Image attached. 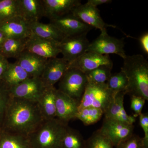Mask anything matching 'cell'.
I'll use <instances>...</instances> for the list:
<instances>
[{
    "label": "cell",
    "instance_id": "obj_1",
    "mask_svg": "<svg viewBox=\"0 0 148 148\" xmlns=\"http://www.w3.org/2000/svg\"><path fill=\"white\" fill-rule=\"evenodd\" d=\"M44 121L38 103L11 96L2 130L27 136Z\"/></svg>",
    "mask_w": 148,
    "mask_h": 148
},
{
    "label": "cell",
    "instance_id": "obj_2",
    "mask_svg": "<svg viewBox=\"0 0 148 148\" xmlns=\"http://www.w3.org/2000/svg\"><path fill=\"white\" fill-rule=\"evenodd\" d=\"M121 71L128 80L126 94L139 96L148 101V62L141 54L126 56L123 58Z\"/></svg>",
    "mask_w": 148,
    "mask_h": 148
},
{
    "label": "cell",
    "instance_id": "obj_3",
    "mask_svg": "<svg viewBox=\"0 0 148 148\" xmlns=\"http://www.w3.org/2000/svg\"><path fill=\"white\" fill-rule=\"evenodd\" d=\"M68 127L56 118L44 121L27 136L31 148H60Z\"/></svg>",
    "mask_w": 148,
    "mask_h": 148
},
{
    "label": "cell",
    "instance_id": "obj_4",
    "mask_svg": "<svg viewBox=\"0 0 148 148\" xmlns=\"http://www.w3.org/2000/svg\"><path fill=\"white\" fill-rule=\"evenodd\" d=\"M116 93L110 90L106 83L95 84L88 82L78 112L86 107H93L102 110L104 112Z\"/></svg>",
    "mask_w": 148,
    "mask_h": 148
},
{
    "label": "cell",
    "instance_id": "obj_5",
    "mask_svg": "<svg viewBox=\"0 0 148 148\" xmlns=\"http://www.w3.org/2000/svg\"><path fill=\"white\" fill-rule=\"evenodd\" d=\"M88 84L84 73L69 68L59 81L58 90L80 103Z\"/></svg>",
    "mask_w": 148,
    "mask_h": 148
},
{
    "label": "cell",
    "instance_id": "obj_6",
    "mask_svg": "<svg viewBox=\"0 0 148 148\" xmlns=\"http://www.w3.org/2000/svg\"><path fill=\"white\" fill-rule=\"evenodd\" d=\"M123 39L111 36L107 31L101 32L99 36L90 43L87 51L102 55L115 54L123 59L126 56Z\"/></svg>",
    "mask_w": 148,
    "mask_h": 148
},
{
    "label": "cell",
    "instance_id": "obj_7",
    "mask_svg": "<svg viewBox=\"0 0 148 148\" xmlns=\"http://www.w3.org/2000/svg\"><path fill=\"white\" fill-rule=\"evenodd\" d=\"M46 88L40 78L30 77L9 90L11 97L37 103Z\"/></svg>",
    "mask_w": 148,
    "mask_h": 148
},
{
    "label": "cell",
    "instance_id": "obj_8",
    "mask_svg": "<svg viewBox=\"0 0 148 148\" xmlns=\"http://www.w3.org/2000/svg\"><path fill=\"white\" fill-rule=\"evenodd\" d=\"M87 34L65 37L60 42L61 53L69 65L87 51L90 42Z\"/></svg>",
    "mask_w": 148,
    "mask_h": 148
},
{
    "label": "cell",
    "instance_id": "obj_9",
    "mask_svg": "<svg viewBox=\"0 0 148 148\" xmlns=\"http://www.w3.org/2000/svg\"><path fill=\"white\" fill-rule=\"evenodd\" d=\"M134 127L133 124L105 118L102 126L98 130L111 140L114 147H116L133 135Z\"/></svg>",
    "mask_w": 148,
    "mask_h": 148
},
{
    "label": "cell",
    "instance_id": "obj_10",
    "mask_svg": "<svg viewBox=\"0 0 148 148\" xmlns=\"http://www.w3.org/2000/svg\"><path fill=\"white\" fill-rule=\"evenodd\" d=\"M59 43L60 42L42 38L32 33L27 39L25 50L46 59L56 58L61 53Z\"/></svg>",
    "mask_w": 148,
    "mask_h": 148
},
{
    "label": "cell",
    "instance_id": "obj_11",
    "mask_svg": "<svg viewBox=\"0 0 148 148\" xmlns=\"http://www.w3.org/2000/svg\"><path fill=\"white\" fill-rule=\"evenodd\" d=\"M49 20V23L56 27L65 37L87 34L93 29L72 13Z\"/></svg>",
    "mask_w": 148,
    "mask_h": 148
},
{
    "label": "cell",
    "instance_id": "obj_12",
    "mask_svg": "<svg viewBox=\"0 0 148 148\" xmlns=\"http://www.w3.org/2000/svg\"><path fill=\"white\" fill-rule=\"evenodd\" d=\"M71 13L85 24L93 29H99L101 32L107 31L108 27H116L114 25L106 24L101 17L98 8L92 6L86 3L77 6Z\"/></svg>",
    "mask_w": 148,
    "mask_h": 148
},
{
    "label": "cell",
    "instance_id": "obj_13",
    "mask_svg": "<svg viewBox=\"0 0 148 148\" xmlns=\"http://www.w3.org/2000/svg\"><path fill=\"white\" fill-rule=\"evenodd\" d=\"M79 103L57 89L56 93V117L68 125L69 121L75 119Z\"/></svg>",
    "mask_w": 148,
    "mask_h": 148
},
{
    "label": "cell",
    "instance_id": "obj_14",
    "mask_svg": "<svg viewBox=\"0 0 148 148\" xmlns=\"http://www.w3.org/2000/svg\"><path fill=\"white\" fill-rule=\"evenodd\" d=\"M69 64L63 58L48 59L44 70L40 77L46 87L54 86L62 78L69 69Z\"/></svg>",
    "mask_w": 148,
    "mask_h": 148
},
{
    "label": "cell",
    "instance_id": "obj_15",
    "mask_svg": "<svg viewBox=\"0 0 148 148\" xmlns=\"http://www.w3.org/2000/svg\"><path fill=\"white\" fill-rule=\"evenodd\" d=\"M104 65H113L110 56L86 51L70 64L69 68L78 69L85 73Z\"/></svg>",
    "mask_w": 148,
    "mask_h": 148
},
{
    "label": "cell",
    "instance_id": "obj_16",
    "mask_svg": "<svg viewBox=\"0 0 148 148\" xmlns=\"http://www.w3.org/2000/svg\"><path fill=\"white\" fill-rule=\"evenodd\" d=\"M44 16L49 20L71 13L81 4L79 0H42Z\"/></svg>",
    "mask_w": 148,
    "mask_h": 148
},
{
    "label": "cell",
    "instance_id": "obj_17",
    "mask_svg": "<svg viewBox=\"0 0 148 148\" xmlns=\"http://www.w3.org/2000/svg\"><path fill=\"white\" fill-rule=\"evenodd\" d=\"M0 30L7 38H27L32 34L30 23L20 16L0 23Z\"/></svg>",
    "mask_w": 148,
    "mask_h": 148
},
{
    "label": "cell",
    "instance_id": "obj_18",
    "mask_svg": "<svg viewBox=\"0 0 148 148\" xmlns=\"http://www.w3.org/2000/svg\"><path fill=\"white\" fill-rule=\"evenodd\" d=\"M126 94L125 92H117L104 114L105 118L114 120L132 125L136 121V118L133 116L128 115L125 110L124 97Z\"/></svg>",
    "mask_w": 148,
    "mask_h": 148
},
{
    "label": "cell",
    "instance_id": "obj_19",
    "mask_svg": "<svg viewBox=\"0 0 148 148\" xmlns=\"http://www.w3.org/2000/svg\"><path fill=\"white\" fill-rule=\"evenodd\" d=\"M16 62L31 77H40L48 59L25 50L17 58Z\"/></svg>",
    "mask_w": 148,
    "mask_h": 148
},
{
    "label": "cell",
    "instance_id": "obj_20",
    "mask_svg": "<svg viewBox=\"0 0 148 148\" xmlns=\"http://www.w3.org/2000/svg\"><path fill=\"white\" fill-rule=\"evenodd\" d=\"M57 89L54 86L47 87L38 101V106L44 120L56 117V93Z\"/></svg>",
    "mask_w": 148,
    "mask_h": 148
},
{
    "label": "cell",
    "instance_id": "obj_21",
    "mask_svg": "<svg viewBox=\"0 0 148 148\" xmlns=\"http://www.w3.org/2000/svg\"><path fill=\"white\" fill-rule=\"evenodd\" d=\"M20 16L29 23L39 21L44 14L42 0H18Z\"/></svg>",
    "mask_w": 148,
    "mask_h": 148
},
{
    "label": "cell",
    "instance_id": "obj_22",
    "mask_svg": "<svg viewBox=\"0 0 148 148\" xmlns=\"http://www.w3.org/2000/svg\"><path fill=\"white\" fill-rule=\"evenodd\" d=\"M30 26L32 34L42 38L61 42L65 38L56 27L50 23L36 21L30 23Z\"/></svg>",
    "mask_w": 148,
    "mask_h": 148
},
{
    "label": "cell",
    "instance_id": "obj_23",
    "mask_svg": "<svg viewBox=\"0 0 148 148\" xmlns=\"http://www.w3.org/2000/svg\"><path fill=\"white\" fill-rule=\"evenodd\" d=\"M30 77L16 61L15 63L9 64L2 81L8 87L10 88L17 85Z\"/></svg>",
    "mask_w": 148,
    "mask_h": 148
},
{
    "label": "cell",
    "instance_id": "obj_24",
    "mask_svg": "<svg viewBox=\"0 0 148 148\" xmlns=\"http://www.w3.org/2000/svg\"><path fill=\"white\" fill-rule=\"evenodd\" d=\"M27 38H7L0 50V53L6 58L17 59L25 50Z\"/></svg>",
    "mask_w": 148,
    "mask_h": 148
},
{
    "label": "cell",
    "instance_id": "obj_25",
    "mask_svg": "<svg viewBox=\"0 0 148 148\" xmlns=\"http://www.w3.org/2000/svg\"><path fill=\"white\" fill-rule=\"evenodd\" d=\"M0 148H31L28 137L2 131L0 137Z\"/></svg>",
    "mask_w": 148,
    "mask_h": 148
},
{
    "label": "cell",
    "instance_id": "obj_26",
    "mask_svg": "<svg viewBox=\"0 0 148 148\" xmlns=\"http://www.w3.org/2000/svg\"><path fill=\"white\" fill-rule=\"evenodd\" d=\"M86 140L79 131L68 126L61 140L60 148H85Z\"/></svg>",
    "mask_w": 148,
    "mask_h": 148
},
{
    "label": "cell",
    "instance_id": "obj_27",
    "mask_svg": "<svg viewBox=\"0 0 148 148\" xmlns=\"http://www.w3.org/2000/svg\"><path fill=\"white\" fill-rule=\"evenodd\" d=\"M113 65H104L85 73L88 82L95 84L106 83L110 76Z\"/></svg>",
    "mask_w": 148,
    "mask_h": 148
},
{
    "label": "cell",
    "instance_id": "obj_28",
    "mask_svg": "<svg viewBox=\"0 0 148 148\" xmlns=\"http://www.w3.org/2000/svg\"><path fill=\"white\" fill-rule=\"evenodd\" d=\"M104 114L102 110L93 107H86L78 111L76 119L80 120L84 125L94 124L101 120Z\"/></svg>",
    "mask_w": 148,
    "mask_h": 148
},
{
    "label": "cell",
    "instance_id": "obj_29",
    "mask_svg": "<svg viewBox=\"0 0 148 148\" xmlns=\"http://www.w3.org/2000/svg\"><path fill=\"white\" fill-rule=\"evenodd\" d=\"M20 16L18 0H0V23Z\"/></svg>",
    "mask_w": 148,
    "mask_h": 148
},
{
    "label": "cell",
    "instance_id": "obj_30",
    "mask_svg": "<svg viewBox=\"0 0 148 148\" xmlns=\"http://www.w3.org/2000/svg\"><path fill=\"white\" fill-rule=\"evenodd\" d=\"M106 84L109 89L114 93L125 92L126 94L128 80L125 74L122 71L111 74Z\"/></svg>",
    "mask_w": 148,
    "mask_h": 148
},
{
    "label": "cell",
    "instance_id": "obj_31",
    "mask_svg": "<svg viewBox=\"0 0 148 148\" xmlns=\"http://www.w3.org/2000/svg\"><path fill=\"white\" fill-rule=\"evenodd\" d=\"M111 140L103 135L99 130L93 132L86 140L85 148H114Z\"/></svg>",
    "mask_w": 148,
    "mask_h": 148
},
{
    "label": "cell",
    "instance_id": "obj_32",
    "mask_svg": "<svg viewBox=\"0 0 148 148\" xmlns=\"http://www.w3.org/2000/svg\"><path fill=\"white\" fill-rule=\"evenodd\" d=\"M11 98L9 87L0 81V127L2 128L6 110Z\"/></svg>",
    "mask_w": 148,
    "mask_h": 148
},
{
    "label": "cell",
    "instance_id": "obj_33",
    "mask_svg": "<svg viewBox=\"0 0 148 148\" xmlns=\"http://www.w3.org/2000/svg\"><path fill=\"white\" fill-rule=\"evenodd\" d=\"M116 148H145L143 143V138L138 135H133L120 143Z\"/></svg>",
    "mask_w": 148,
    "mask_h": 148
},
{
    "label": "cell",
    "instance_id": "obj_34",
    "mask_svg": "<svg viewBox=\"0 0 148 148\" xmlns=\"http://www.w3.org/2000/svg\"><path fill=\"white\" fill-rule=\"evenodd\" d=\"M146 101L145 99L142 97L135 95L131 96L130 108L135 112L133 116L136 118L142 113V110Z\"/></svg>",
    "mask_w": 148,
    "mask_h": 148
},
{
    "label": "cell",
    "instance_id": "obj_35",
    "mask_svg": "<svg viewBox=\"0 0 148 148\" xmlns=\"http://www.w3.org/2000/svg\"><path fill=\"white\" fill-rule=\"evenodd\" d=\"M140 126L143 129L145 136L143 138L145 148H148V114L142 113L139 116Z\"/></svg>",
    "mask_w": 148,
    "mask_h": 148
},
{
    "label": "cell",
    "instance_id": "obj_36",
    "mask_svg": "<svg viewBox=\"0 0 148 148\" xmlns=\"http://www.w3.org/2000/svg\"><path fill=\"white\" fill-rule=\"evenodd\" d=\"M9 64L7 58L0 53V81H1L3 75L6 71Z\"/></svg>",
    "mask_w": 148,
    "mask_h": 148
},
{
    "label": "cell",
    "instance_id": "obj_37",
    "mask_svg": "<svg viewBox=\"0 0 148 148\" xmlns=\"http://www.w3.org/2000/svg\"><path fill=\"white\" fill-rule=\"evenodd\" d=\"M140 46L144 52L148 54V33L145 32L139 38Z\"/></svg>",
    "mask_w": 148,
    "mask_h": 148
},
{
    "label": "cell",
    "instance_id": "obj_38",
    "mask_svg": "<svg viewBox=\"0 0 148 148\" xmlns=\"http://www.w3.org/2000/svg\"><path fill=\"white\" fill-rule=\"evenodd\" d=\"M112 1L110 0H88L86 3L92 6L97 8L98 6L109 3Z\"/></svg>",
    "mask_w": 148,
    "mask_h": 148
},
{
    "label": "cell",
    "instance_id": "obj_39",
    "mask_svg": "<svg viewBox=\"0 0 148 148\" xmlns=\"http://www.w3.org/2000/svg\"><path fill=\"white\" fill-rule=\"evenodd\" d=\"M7 38L5 34L0 30V50L2 47L3 45Z\"/></svg>",
    "mask_w": 148,
    "mask_h": 148
},
{
    "label": "cell",
    "instance_id": "obj_40",
    "mask_svg": "<svg viewBox=\"0 0 148 148\" xmlns=\"http://www.w3.org/2000/svg\"><path fill=\"white\" fill-rule=\"evenodd\" d=\"M2 132V128L0 127V137H1V134Z\"/></svg>",
    "mask_w": 148,
    "mask_h": 148
}]
</instances>
